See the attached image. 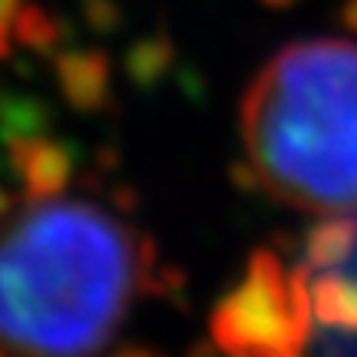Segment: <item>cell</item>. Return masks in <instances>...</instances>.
<instances>
[{
  "instance_id": "1",
  "label": "cell",
  "mask_w": 357,
  "mask_h": 357,
  "mask_svg": "<svg viewBox=\"0 0 357 357\" xmlns=\"http://www.w3.org/2000/svg\"><path fill=\"white\" fill-rule=\"evenodd\" d=\"M136 248L109 212L43 199L0 229V344L24 357H93L126 318Z\"/></svg>"
},
{
  "instance_id": "2",
  "label": "cell",
  "mask_w": 357,
  "mask_h": 357,
  "mask_svg": "<svg viewBox=\"0 0 357 357\" xmlns=\"http://www.w3.org/2000/svg\"><path fill=\"white\" fill-rule=\"evenodd\" d=\"M258 185L301 212H357V43L294 40L242 100Z\"/></svg>"
},
{
  "instance_id": "3",
  "label": "cell",
  "mask_w": 357,
  "mask_h": 357,
  "mask_svg": "<svg viewBox=\"0 0 357 357\" xmlns=\"http://www.w3.org/2000/svg\"><path fill=\"white\" fill-rule=\"evenodd\" d=\"M212 341L231 357H305L311 341L305 265L284 268L258 248L245 278L218 301Z\"/></svg>"
},
{
  "instance_id": "4",
  "label": "cell",
  "mask_w": 357,
  "mask_h": 357,
  "mask_svg": "<svg viewBox=\"0 0 357 357\" xmlns=\"http://www.w3.org/2000/svg\"><path fill=\"white\" fill-rule=\"evenodd\" d=\"M3 149H7V159H10V169L24 182L26 199H33V202L53 199L70 182L73 166H77V149L70 142L50 139L43 132L7 139Z\"/></svg>"
},
{
  "instance_id": "5",
  "label": "cell",
  "mask_w": 357,
  "mask_h": 357,
  "mask_svg": "<svg viewBox=\"0 0 357 357\" xmlns=\"http://www.w3.org/2000/svg\"><path fill=\"white\" fill-rule=\"evenodd\" d=\"M56 83L79 113H96L109 100V56L102 50H66L56 56Z\"/></svg>"
},
{
  "instance_id": "6",
  "label": "cell",
  "mask_w": 357,
  "mask_h": 357,
  "mask_svg": "<svg viewBox=\"0 0 357 357\" xmlns=\"http://www.w3.org/2000/svg\"><path fill=\"white\" fill-rule=\"evenodd\" d=\"M357 245V218L354 215H328L307 231L305 238V268L307 271H324V268L344 265Z\"/></svg>"
},
{
  "instance_id": "7",
  "label": "cell",
  "mask_w": 357,
  "mask_h": 357,
  "mask_svg": "<svg viewBox=\"0 0 357 357\" xmlns=\"http://www.w3.org/2000/svg\"><path fill=\"white\" fill-rule=\"evenodd\" d=\"M176 60V43L169 40V33L155 30L139 37L126 53V73L136 86L149 89L169 73V66Z\"/></svg>"
},
{
  "instance_id": "8",
  "label": "cell",
  "mask_w": 357,
  "mask_h": 357,
  "mask_svg": "<svg viewBox=\"0 0 357 357\" xmlns=\"http://www.w3.org/2000/svg\"><path fill=\"white\" fill-rule=\"evenodd\" d=\"M13 40L33 53H56V47L63 43V37L70 33L63 20H56L50 10H43L40 3H20L13 13L10 24Z\"/></svg>"
},
{
  "instance_id": "9",
  "label": "cell",
  "mask_w": 357,
  "mask_h": 357,
  "mask_svg": "<svg viewBox=\"0 0 357 357\" xmlns=\"http://www.w3.org/2000/svg\"><path fill=\"white\" fill-rule=\"evenodd\" d=\"M50 129V113L40 100L7 93L0 100V139H17V136H40Z\"/></svg>"
},
{
  "instance_id": "10",
  "label": "cell",
  "mask_w": 357,
  "mask_h": 357,
  "mask_svg": "<svg viewBox=\"0 0 357 357\" xmlns=\"http://www.w3.org/2000/svg\"><path fill=\"white\" fill-rule=\"evenodd\" d=\"M83 20L96 33H116L123 26L119 0H83Z\"/></svg>"
},
{
  "instance_id": "11",
  "label": "cell",
  "mask_w": 357,
  "mask_h": 357,
  "mask_svg": "<svg viewBox=\"0 0 357 357\" xmlns=\"http://www.w3.org/2000/svg\"><path fill=\"white\" fill-rule=\"evenodd\" d=\"M17 7H20V0H0V60L10 56V24Z\"/></svg>"
},
{
  "instance_id": "12",
  "label": "cell",
  "mask_w": 357,
  "mask_h": 357,
  "mask_svg": "<svg viewBox=\"0 0 357 357\" xmlns=\"http://www.w3.org/2000/svg\"><path fill=\"white\" fill-rule=\"evenodd\" d=\"M341 24L357 30V0H344V7H341Z\"/></svg>"
},
{
  "instance_id": "13",
  "label": "cell",
  "mask_w": 357,
  "mask_h": 357,
  "mask_svg": "<svg viewBox=\"0 0 357 357\" xmlns=\"http://www.w3.org/2000/svg\"><path fill=\"white\" fill-rule=\"evenodd\" d=\"M265 7H271V10H288V7H294L298 0H261Z\"/></svg>"
},
{
  "instance_id": "14",
  "label": "cell",
  "mask_w": 357,
  "mask_h": 357,
  "mask_svg": "<svg viewBox=\"0 0 357 357\" xmlns=\"http://www.w3.org/2000/svg\"><path fill=\"white\" fill-rule=\"evenodd\" d=\"M116 357H153L149 351H142V347H129V351H119Z\"/></svg>"
},
{
  "instance_id": "15",
  "label": "cell",
  "mask_w": 357,
  "mask_h": 357,
  "mask_svg": "<svg viewBox=\"0 0 357 357\" xmlns=\"http://www.w3.org/2000/svg\"><path fill=\"white\" fill-rule=\"evenodd\" d=\"M7 208H10V195H7V192L0 189V215H3Z\"/></svg>"
}]
</instances>
